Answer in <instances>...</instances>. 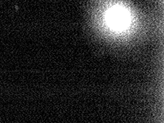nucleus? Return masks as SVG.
<instances>
[{"mask_svg": "<svg viewBox=\"0 0 164 123\" xmlns=\"http://www.w3.org/2000/svg\"><path fill=\"white\" fill-rule=\"evenodd\" d=\"M107 21L112 29L123 30L129 26L130 17L128 12L124 8L116 7L107 12Z\"/></svg>", "mask_w": 164, "mask_h": 123, "instance_id": "1", "label": "nucleus"}]
</instances>
